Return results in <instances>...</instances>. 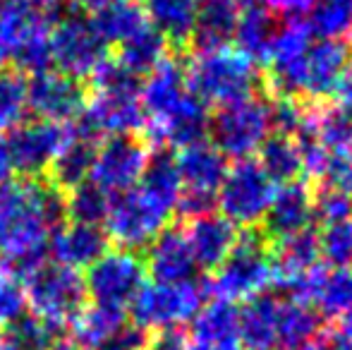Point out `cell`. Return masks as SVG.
I'll return each instance as SVG.
<instances>
[{"label":"cell","mask_w":352,"mask_h":350,"mask_svg":"<svg viewBox=\"0 0 352 350\" xmlns=\"http://www.w3.org/2000/svg\"><path fill=\"white\" fill-rule=\"evenodd\" d=\"M242 0H199L190 41L199 51L226 48L235 36Z\"/></svg>","instance_id":"484cf974"},{"label":"cell","mask_w":352,"mask_h":350,"mask_svg":"<svg viewBox=\"0 0 352 350\" xmlns=\"http://www.w3.org/2000/svg\"><path fill=\"white\" fill-rule=\"evenodd\" d=\"M65 195L41 177H22L0 185V259L27 278L46 264L48 245L65 221Z\"/></svg>","instance_id":"6da1fadb"},{"label":"cell","mask_w":352,"mask_h":350,"mask_svg":"<svg viewBox=\"0 0 352 350\" xmlns=\"http://www.w3.org/2000/svg\"><path fill=\"white\" fill-rule=\"evenodd\" d=\"M350 72V48L345 41L319 39L311 41L300 72L297 98H329L338 91L340 82Z\"/></svg>","instance_id":"2e32d148"},{"label":"cell","mask_w":352,"mask_h":350,"mask_svg":"<svg viewBox=\"0 0 352 350\" xmlns=\"http://www.w3.org/2000/svg\"><path fill=\"white\" fill-rule=\"evenodd\" d=\"M51 53L58 72L72 80H91L94 72L108 61V43L94 27V19L70 12L53 22Z\"/></svg>","instance_id":"30bf717a"},{"label":"cell","mask_w":352,"mask_h":350,"mask_svg":"<svg viewBox=\"0 0 352 350\" xmlns=\"http://www.w3.org/2000/svg\"><path fill=\"white\" fill-rule=\"evenodd\" d=\"M94 154H96V142L87 140V137H79L72 130V137L65 142L58 156L53 159L51 168V185L65 195L67 190H74L77 185L89 180L91 173V164H94Z\"/></svg>","instance_id":"f1b7e54d"},{"label":"cell","mask_w":352,"mask_h":350,"mask_svg":"<svg viewBox=\"0 0 352 350\" xmlns=\"http://www.w3.org/2000/svg\"><path fill=\"white\" fill-rule=\"evenodd\" d=\"M311 221H314L311 190L302 180L287 182V185H280V190H276L271 199V206L264 216V238L278 245L292 235L309 230Z\"/></svg>","instance_id":"ac0fdd59"},{"label":"cell","mask_w":352,"mask_h":350,"mask_svg":"<svg viewBox=\"0 0 352 350\" xmlns=\"http://www.w3.org/2000/svg\"><path fill=\"white\" fill-rule=\"evenodd\" d=\"M292 350H338V348L331 341H326V338H316V341H309V343H305V346L292 348Z\"/></svg>","instance_id":"7dc6e473"},{"label":"cell","mask_w":352,"mask_h":350,"mask_svg":"<svg viewBox=\"0 0 352 350\" xmlns=\"http://www.w3.org/2000/svg\"><path fill=\"white\" fill-rule=\"evenodd\" d=\"M53 12L32 0H5L0 8V65L38 75L53 67Z\"/></svg>","instance_id":"3957f363"},{"label":"cell","mask_w":352,"mask_h":350,"mask_svg":"<svg viewBox=\"0 0 352 350\" xmlns=\"http://www.w3.org/2000/svg\"><path fill=\"white\" fill-rule=\"evenodd\" d=\"M187 87L204 106H230L259 91V70L237 48L199 51L185 70Z\"/></svg>","instance_id":"277c9868"},{"label":"cell","mask_w":352,"mask_h":350,"mask_svg":"<svg viewBox=\"0 0 352 350\" xmlns=\"http://www.w3.org/2000/svg\"><path fill=\"white\" fill-rule=\"evenodd\" d=\"M125 327H127V312L91 305V307H84L79 312V317L72 322L70 341L82 350H103L106 343Z\"/></svg>","instance_id":"4dcf8cb0"},{"label":"cell","mask_w":352,"mask_h":350,"mask_svg":"<svg viewBox=\"0 0 352 350\" xmlns=\"http://www.w3.org/2000/svg\"><path fill=\"white\" fill-rule=\"evenodd\" d=\"M144 127L140 89H94L72 130L96 142L101 137H127Z\"/></svg>","instance_id":"7c38bea8"},{"label":"cell","mask_w":352,"mask_h":350,"mask_svg":"<svg viewBox=\"0 0 352 350\" xmlns=\"http://www.w3.org/2000/svg\"><path fill=\"white\" fill-rule=\"evenodd\" d=\"M319 240V257L331 269H350L352 266V221L324 223Z\"/></svg>","instance_id":"ab89813d"},{"label":"cell","mask_w":352,"mask_h":350,"mask_svg":"<svg viewBox=\"0 0 352 350\" xmlns=\"http://www.w3.org/2000/svg\"><path fill=\"white\" fill-rule=\"evenodd\" d=\"M292 300L305 303L326 319H343L352 312V269L316 266Z\"/></svg>","instance_id":"d6986e66"},{"label":"cell","mask_w":352,"mask_h":350,"mask_svg":"<svg viewBox=\"0 0 352 350\" xmlns=\"http://www.w3.org/2000/svg\"><path fill=\"white\" fill-rule=\"evenodd\" d=\"M280 19L276 12H271L264 5H250V8H242L240 19H237L235 36L232 41L237 43V51L245 58H250L252 63H261L266 65L271 56V48L278 36Z\"/></svg>","instance_id":"4316f807"},{"label":"cell","mask_w":352,"mask_h":350,"mask_svg":"<svg viewBox=\"0 0 352 350\" xmlns=\"http://www.w3.org/2000/svg\"><path fill=\"white\" fill-rule=\"evenodd\" d=\"M274 195L276 182L256 161H235L218 187L216 206L235 228H254L264 221Z\"/></svg>","instance_id":"9c48e42d"},{"label":"cell","mask_w":352,"mask_h":350,"mask_svg":"<svg viewBox=\"0 0 352 350\" xmlns=\"http://www.w3.org/2000/svg\"><path fill=\"white\" fill-rule=\"evenodd\" d=\"M146 266L137 252L116 250L106 252L96 264H91L84 276L87 298L94 305L127 312L140 290L146 285Z\"/></svg>","instance_id":"8fae6325"},{"label":"cell","mask_w":352,"mask_h":350,"mask_svg":"<svg viewBox=\"0 0 352 350\" xmlns=\"http://www.w3.org/2000/svg\"><path fill=\"white\" fill-rule=\"evenodd\" d=\"M256 164L264 168V173L274 182L287 185L295 182L302 175V154L300 146L292 137L274 132L269 140L261 144L259 149V161Z\"/></svg>","instance_id":"d6a6232c"},{"label":"cell","mask_w":352,"mask_h":350,"mask_svg":"<svg viewBox=\"0 0 352 350\" xmlns=\"http://www.w3.org/2000/svg\"><path fill=\"white\" fill-rule=\"evenodd\" d=\"M333 96H336V108L343 111L348 118H352V67L348 75H345V80L340 82L338 91H336Z\"/></svg>","instance_id":"7bdbcfd3"},{"label":"cell","mask_w":352,"mask_h":350,"mask_svg":"<svg viewBox=\"0 0 352 350\" xmlns=\"http://www.w3.org/2000/svg\"><path fill=\"white\" fill-rule=\"evenodd\" d=\"M348 159H350V164H352V142H350V149H348Z\"/></svg>","instance_id":"f907efd6"},{"label":"cell","mask_w":352,"mask_h":350,"mask_svg":"<svg viewBox=\"0 0 352 350\" xmlns=\"http://www.w3.org/2000/svg\"><path fill=\"white\" fill-rule=\"evenodd\" d=\"M60 331L34 314H22L0 329V350H53Z\"/></svg>","instance_id":"836d02e7"},{"label":"cell","mask_w":352,"mask_h":350,"mask_svg":"<svg viewBox=\"0 0 352 350\" xmlns=\"http://www.w3.org/2000/svg\"><path fill=\"white\" fill-rule=\"evenodd\" d=\"M27 111V80L19 72H0V135L22 125Z\"/></svg>","instance_id":"f35d334b"},{"label":"cell","mask_w":352,"mask_h":350,"mask_svg":"<svg viewBox=\"0 0 352 350\" xmlns=\"http://www.w3.org/2000/svg\"><path fill=\"white\" fill-rule=\"evenodd\" d=\"M53 350H82V348H77V346H74V343L70 341V338H58V343H56V346H53Z\"/></svg>","instance_id":"681fc988"},{"label":"cell","mask_w":352,"mask_h":350,"mask_svg":"<svg viewBox=\"0 0 352 350\" xmlns=\"http://www.w3.org/2000/svg\"><path fill=\"white\" fill-rule=\"evenodd\" d=\"M190 96L192 91L187 87L185 67L177 61H173V58H166L163 63H158L142 80V89H140L144 127L158 125L166 118H170Z\"/></svg>","instance_id":"e0dca14e"},{"label":"cell","mask_w":352,"mask_h":350,"mask_svg":"<svg viewBox=\"0 0 352 350\" xmlns=\"http://www.w3.org/2000/svg\"><path fill=\"white\" fill-rule=\"evenodd\" d=\"M146 259V276H151L153 283H185L195 281L197 264L192 257L190 243L185 238V230L166 228L151 245H148Z\"/></svg>","instance_id":"44dd1931"},{"label":"cell","mask_w":352,"mask_h":350,"mask_svg":"<svg viewBox=\"0 0 352 350\" xmlns=\"http://www.w3.org/2000/svg\"><path fill=\"white\" fill-rule=\"evenodd\" d=\"M111 209V197L91 182H82L65 195V216L72 223L103 226Z\"/></svg>","instance_id":"74e56055"},{"label":"cell","mask_w":352,"mask_h":350,"mask_svg":"<svg viewBox=\"0 0 352 350\" xmlns=\"http://www.w3.org/2000/svg\"><path fill=\"white\" fill-rule=\"evenodd\" d=\"M87 103L82 85L58 70H46L29 77L27 82V108L48 122L72 125Z\"/></svg>","instance_id":"9a60e30c"},{"label":"cell","mask_w":352,"mask_h":350,"mask_svg":"<svg viewBox=\"0 0 352 350\" xmlns=\"http://www.w3.org/2000/svg\"><path fill=\"white\" fill-rule=\"evenodd\" d=\"M74 3L79 5V8L84 10V12H91V14H98L103 12V10L113 8V5L122 3V0H74Z\"/></svg>","instance_id":"f6af8a7d"},{"label":"cell","mask_w":352,"mask_h":350,"mask_svg":"<svg viewBox=\"0 0 352 350\" xmlns=\"http://www.w3.org/2000/svg\"><path fill=\"white\" fill-rule=\"evenodd\" d=\"M12 175V164H10V156H8V149H5V142L0 140V185L10 180Z\"/></svg>","instance_id":"bcb514c9"},{"label":"cell","mask_w":352,"mask_h":350,"mask_svg":"<svg viewBox=\"0 0 352 350\" xmlns=\"http://www.w3.org/2000/svg\"><path fill=\"white\" fill-rule=\"evenodd\" d=\"M319 331V314L305 303H297L292 298H280L278 307V346L300 348L305 343L314 341Z\"/></svg>","instance_id":"e575fe53"},{"label":"cell","mask_w":352,"mask_h":350,"mask_svg":"<svg viewBox=\"0 0 352 350\" xmlns=\"http://www.w3.org/2000/svg\"><path fill=\"white\" fill-rule=\"evenodd\" d=\"M197 269H216L237 243V228L218 214H206L190 221L185 230Z\"/></svg>","instance_id":"cb8c5ba5"},{"label":"cell","mask_w":352,"mask_h":350,"mask_svg":"<svg viewBox=\"0 0 352 350\" xmlns=\"http://www.w3.org/2000/svg\"><path fill=\"white\" fill-rule=\"evenodd\" d=\"M27 314V295L24 281L10 269L0 266V324H10L17 317Z\"/></svg>","instance_id":"60d3db41"},{"label":"cell","mask_w":352,"mask_h":350,"mask_svg":"<svg viewBox=\"0 0 352 350\" xmlns=\"http://www.w3.org/2000/svg\"><path fill=\"white\" fill-rule=\"evenodd\" d=\"M266 243L269 240L254 230L237 238L235 248L213 269L211 281L204 288L216 300L232 305L264 295L274 281V252Z\"/></svg>","instance_id":"5b68a950"},{"label":"cell","mask_w":352,"mask_h":350,"mask_svg":"<svg viewBox=\"0 0 352 350\" xmlns=\"http://www.w3.org/2000/svg\"><path fill=\"white\" fill-rule=\"evenodd\" d=\"M175 166L177 175H180L182 195L206 197V199H216L218 187L228 173L226 159L209 142H199V144L180 149V154L175 156Z\"/></svg>","instance_id":"7402d4cb"},{"label":"cell","mask_w":352,"mask_h":350,"mask_svg":"<svg viewBox=\"0 0 352 350\" xmlns=\"http://www.w3.org/2000/svg\"><path fill=\"white\" fill-rule=\"evenodd\" d=\"M148 159H151V154H148L146 144L135 140L132 135L111 137L94 154L89 182L103 190L113 199V197L132 190L140 182V177L146 171Z\"/></svg>","instance_id":"5bb4252c"},{"label":"cell","mask_w":352,"mask_h":350,"mask_svg":"<svg viewBox=\"0 0 352 350\" xmlns=\"http://www.w3.org/2000/svg\"><path fill=\"white\" fill-rule=\"evenodd\" d=\"M192 346L197 350H242L240 309L223 300L201 305L192 324Z\"/></svg>","instance_id":"603a6c76"},{"label":"cell","mask_w":352,"mask_h":350,"mask_svg":"<svg viewBox=\"0 0 352 350\" xmlns=\"http://www.w3.org/2000/svg\"><path fill=\"white\" fill-rule=\"evenodd\" d=\"M280 298L256 295L240 309L242 350H280L278 346Z\"/></svg>","instance_id":"83f0119b"},{"label":"cell","mask_w":352,"mask_h":350,"mask_svg":"<svg viewBox=\"0 0 352 350\" xmlns=\"http://www.w3.org/2000/svg\"><path fill=\"white\" fill-rule=\"evenodd\" d=\"M91 19L96 32L101 34V39L108 46H122V43L135 39L137 34L144 32L151 24L146 12H144V8L132 3V0H122V3L94 14Z\"/></svg>","instance_id":"1f68e13d"},{"label":"cell","mask_w":352,"mask_h":350,"mask_svg":"<svg viewBox=\"0 0 352 350\" xmlns=\"http://www.w3.org/2000/svg\"><path fill=\"white\" fill-rule=\"evenodd\" d=\"M108 235L103 226H87V223H63L53 233L48 254L53 262L67 266V269L82 271L96 264L108 252Z\"/></svg>","instance_id":"ffe728a7"},{"label":"cell","mask_w":352,"mask_h":350,"mask_svg":"<svg viewBox=\"0 0 352 350\" xmlns=\"http://www.w3.org/2000/svg\"><path fill=\"white\" fill-rule=\"evenodd\" d=\"M206 288L197 281L185 283H146L130 305L132 324L146 333L170 331L195 319L204 305Z\"/></svg>","instance_id":"ba28073f"},{"label":"cell","mask_w":352,"mask_h":350,"mask_svg":"<svg viewBox=\"0 0 352 350\" xmlns=\"http://www.w3.org/2000/svg\"><path fill=\"white\" fill-rule=\"evenodd\" d=\"M209 135L213 140L211 146L223 159L247 161L274 135L271 101L254 94L250 98L218 108V113L209 120Z\"/></svg>","instance_id":"8992f818"},{"label":"cell","mask_w":352,"mask_h":350,"mask_svg":"<svg viewBox=\"0 0 352 350\" xmlns=\"http://www.w3.org/2000/svg\"><path fill=\"white\" fill-rule=\"evenodd\" d=\"M336 346L343 350H352V312L340 319V327L336 329Z\"/></svg>","instance_id":"ee69618b"},{"label":"cell","mask_w":352,"mask_h":350,"mask_svg":"<svg viewBox=\"0 0 352 350\" xmlns=\"http://www.w3.org/2000/svg\"><path fill=\"white\" fill-rule=\"evenodd\" d=\"M209 111L199 98L192 94L170 118H166L158 125H148L146 137L151 142L161 146H177V149H185V146L199 144L209 135Z\"/></svg>","instance_id":"d4e9b609"},{"label":"cell","mask_w":352,"mask_h":350,"mask_svg":"<svg viewBox=\"0 0 352 350\" xmlns=\"http://www.w3.org/2000/svg\"><path fill=\"white\" fill-rule=\"evenodd\" d=\"M256 5H264L276 14H287L290 19H300L309 10L311 0H256Z\"/></svg>","instance_id":"b9f144b4"},{"label":"cell","mask_w":352,"mask_h":350,"mask_svg":"<svg viewBox=\"0 0 352 350\" xmlns=\"http://www.w3.org/2000/svg\"><path fill=\"white\" fill-rule=\"evenodd\" d=\"M24 295L27 309H32L34 317L56 327L58 331L79 317L89 300L84 276L56 262L41 264L24 278Z\"/></svg>","instance_id":"52a82bcc"},{"label":"cell","mask_w":352,"mask_h":350,"mask_svg":"<svg viewBox=\"0 0 352 350\" xmlns=\"http://www.w3.org/2000/svg\"><path fill=\"white\" fill-rule=\"evenodd\" d=\"M32 3H36L38 8H43V10H48V12H53L56 8H60L65 0H32Z\"/></svg>","instance_id":"c3c4849f"},{"label":"cell","mask_w":352,"mask_h":350,"mask_svg":"<svg viewBox=\"0 0 352 350\" xmlns=\"http://www.w3.org/2000/svg\"><path fill=\"white\" fill-rule=\"evenodd\" d=\"M118 48H120L118 63L130 72H135L137 77H146L158 63L168 58V41L153 29V24H148L144 32Z\"/></svg>","instance_id":"d590c367"},{"label":"cell","mask_w":352,"mask_h":350,"mask_svg":"<svg viewBox=\"0 0 352 350\" xmlns=\"http://www.w3.org/2000/svg\"><path fill=\"white\" fill-rule=\"evenodd\" d=\"M180 175L175 159L158 151L146 164V171L132 190L113 197L103 221L108 240L127 252L144 250L168 228L180 201Z\"/></svg>","instance_id":"7a4b0ae2"},{"label":"cell","mask_w":352,"mask_h":350,"mask_svg":"<svg viewBox=\"0 0 352 350\" xmlns=\"http://www.w3.org/2000/svg\"><path fill=\"white\" fill-rule=\"evenodd\" d=\"M72 137V125L48 120L22 122L14 130L8 132L5 149H8L12 171L24 173V177H38L51 168L58 151L65 146Z\"/></svg>","instance_id":"4fadbf2b"},{"label":"cell","mask_w":352,"mask_h":350,"mask_svg":"<svg viewBox=\"0 0 352 350\" xmlns=\"http://www.w3.org/2000/svg\"><path fill=\"white\" fill-rule=\"evenodd\" d=\"M142 3L148 22L168 43L182 46L190 41L199 0H142Z\"/></svg>","instance_id":"f546056e"},{"label":"cell","mask_w":352,"mask_h":350,"mask_svg":"<svg viewBox=\"0 0 352 350\" xmlns=\"http://www.w3.org/2000/svg\"><path fill=\"white\" fill-rule=\"evenodd\" d=\"M307 17L314 36L343 41L352 34V0H311Z\"/></svg>","instance_id":"8d00e7d4"}]
</instances>
